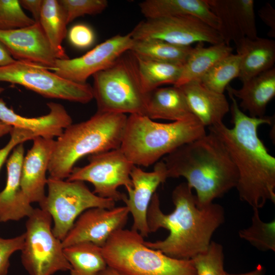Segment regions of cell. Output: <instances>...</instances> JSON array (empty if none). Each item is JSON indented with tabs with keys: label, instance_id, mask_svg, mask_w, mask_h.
I'll use <instances>...</instances> for the list:
<instances>
[{
	"label": "cell",
	"instance_id": "cell-2",
	"mask_svg": "<svg viewBox=\"0 0 275 275\" xmlns=\"http://www.w3.org/2000/svg\"><path fill=\"white\" fill-rule=\"evenodd\" d=\"M192 189L186 182L177 185L172 194L174 210L164 214L160 207L159 195L153 196L147 211L150 233L160 228L168 230V236L155 242L144 241L148 248L178 259H192L208 248L215 231L225 220L224 207L211 203L200 206Z\"/></svg>",
	"mask_w": 275,
	"mask_h": 275
},
{
	"label": "cell",
	"instance_id": "cell-23",
	"mask_svg": "<svg viewBox=\"0 0 275 275\" xmlns=\"http://www.w3.org/2000/svg\"><path fill=\"white\" fill-rule=\"evenodd\" d=\"M235 44L240 58L238 78L242 82L273 68L275 41L272 39L244 37Z\"/></svg>",
	"mask_w": 275,
	"mask_h": 275
},
{
	"label": "cell",
	"instance_id": "cell-22",
	"mask_svg": "<svg viewBox=\"0 0 275 275\" xmlns=\"http://www.w3.org/2000/svg\"><path fill=\"white\" fill-rule=\"evenodd\" d=\"M226 90L241 100L238 106L243 112H248L249 116L253 118L264 117L266 106L275 96V68L242 82L239 89L229 85Z\"/></svg>",
	"mask_w": 275,
	"mask_h": 275
},
{
	"label": "cell",
	"instance_id": "cell-36",
	"mask_svg": "<svg viewBox=\"0 0 275 275\" xmlns=\"http://www.w3.org/2000/svg\"><path fill=\"white\" fill-rule=\"evenodd\" d=\"M24 241V233L11 238L0 237V275H7L12 255L21 251Z\"/></svg>",
	"mask_w": 275,
	"mask_h": 275
},
{
	"label": "cell",
	"instance_id": "cell-16",
	"mask_svg": "<svg viewBox=\"0 0 275 275\" xmlns=\"http://www.w3.org/2000/svg\"><path fill=\"white\" fill-rule=\"evenodd\" d=\"M0 41L16 60L54 70L58 58L39 22L23 28L0 30Z\"/></svg>",
	"mask_w": 275,
	"mask_h": 275
},
{
	"label": "cell",
	"instance_id": "cell-24",
	"mask_svg": "<svg viewBox=\"0 0 275 275\" xmlns=\"http://www.w3.org/2000/svg\"><path fill=\"white\" fill-rule=\"evenodd\" d=\"M139 7L146 18L191 15L199 18L218 32L219 30L218 19L210 10L205 0H146L141 2Z\"/></svg>",
	"mask_w": 275,
	"mask_h": 275
},
{
	"label": "cell",
	"instance_id": "cell-12",
	"mask_svg": "<svg viewBox=\"0 0 275 275\" xmlns=\"http://www.w3.org/2000/svg\"><path fill=\"white\" fill-rule=\"evenodd\" d=\"M130 33L135 40L158 39L184 46L199 42L212 45L224 42L217 30L191 15L146 18Z\"/></svg>",
	"mask_w": 275,
	"mask_h": 275
},
{
	"label": "cell",
	"instance_id": "cell-38",
	"mask_svg": "<svg viewBox=\"0 0 275 275\" xmlns=\"http://www.w3.org/2000/svg\"><path fill=\"white\" fill-rule=\"evenodd\" d=\"M10 134L11 137L9 142L0 149V170L10 153L17 146L28 140H33L38 136L30 131L15 127H13Z\"/></svg>",
	"mask_w": 275,
	"mask_h": 275
},
{
	"label": "cell",
	"instance_id": "cell-40",
	"mask_svg": "<svg viewBox=\"0 0 275 275\" xmlns=\"http://www.w3.org/2000/svg\"><path fill=\"white\" fill-rule=\"evenodd\" d=\"M21 7L30 11L35 22H39L43 0H19Z\"/></svg>",
	"mask_w": 275,
	"mask_h": 275
},
{
	"label": "cell",
	"instance_id": "cell-7",
	"mask_svg": "<svg viewBox=\"0 0 275 275\" xmlns=\"http://www.w3.org/2000/svg\"><path fill=\"white\" fill-rule=\"evenodd\" d=\"M97 112L145 116L148 95L142 88L137 61L130 50L94 74Z\"/></svg>",
	"mask_w": 275,
	"mask_h": 275
},
{
	"label": "cell",
	"instance_id": "cell-30",
	"mask_svg": "<svg viewBox=\"0 0 275 275\" xmlns=\"http://www.w3.org/2000/svg\"><path fill=\"white\" fill-rule=\"evenodd\" d=\"M192 48L158 39L134 40L130 51L143 59L184 64Z\"/></svg>",
	"mask_w": 275,
	"mask_h": 275
},
{
	"label": "cell",
	"instance_id": "cell-34",
	"mask_svg": "<svg viewBox=\"0 0 275 275\" xmlns=\"http://www.w3.org/2000/svg\"><path fill=\"white\" fill-rule=\"evenodd\" d=\"M35 22L24 13L19 0H0V30L23 28Z\"/></svg>",
	"mask_w": 275,
	"mask_h": 275
},
{
	"label": "cell",
	"instance_id": "cell-31",
	"mask_svg": "<svg viewBox=\"0 0 275 275\" xmlns=\"http://www.w3.org/2000/svg\"><path fill=\"white\" fill-rule=\"evenodd\" d=\"M240 58L231 53L217 63L199 81L208 89L224 94L230 82L238 77Z\"/></svg>",
	"mask_w": 275,
	"mask_h": 275
},
{
	"label": "cell",
	"instance_id": "cell-41",
	"mask_svg": "<svg viewBox=\"0 0 275 275\" xmlns=\"http://www.w3.org/2000/svg\"><path fill=\"white\" fill-rule=\"evenodd\" d=\"M16 61L8 48L0 41V67L10 65Z\"/></svg>",
	"mask_w": 275,
	"mask_h": 275
},
{
	"label": "cell",
	"instance_id": "cell-1",
	"mask_svg": "<svg viewBox=\"0 0 275 275\" xmlns=\"http://www.w3.org/2000/svg\"><path fill=\"white\" fill-rule=\"evenodd\" d=\"M232 128L223 123L208 127L223 142L238 172L236 188L240 200L252 208L275 203V158L259 138L258 128L270 125L272 117L253 118L243 112L229 92Z\"/></svg>",
	"mask_w": 275,
	"mask_h": 275
},
{
	"label": "cell",
	"instance_id": "cell-17",
	"mask_svg": "<svg viewBox=\"0 0 275 275\" xmlns=\"http://www.w3.org/2000/svg\"><path fill=\"white\" fill-rule=\"evenodd\" d=\"M220 24L219 33L226 44L247 37H258L253 0H205Z\"/></svg>",
	"mask_w": 275,
	"mask_h": 275
},
{
	"label": "cell",
	"instance_id": "cell-20",
	"mask_svg": "<svg viewBox=\"0 0 275 275\" xmlns=\"http://www.w3.org/2000/svg\"><path fill=\"white\" fill-rule=\"evenodd\" d=\"M4 90L3 88L0 87V93ZM47 105L49 110L47 114L29 118L17 114L0 98V121L13 127L30 131L38 136L46 139L58 138L72 124V120L61 104L50 102Z\"/></svg>",
	"mask_w": 275,
	"mask_h": 275
},
{
	"label": "cell",
	"instance_id": "cell-25",
	"mask_svg": "<svg viewBox=\"0 0 275 275\" xmlns=\"http://www.w3.org/2000/svg\"><path fill=\"white\" fill-rule=\"evenodd\" d=\"M192 115L182 91L178 87H159L148 93L145 116L152 120L174 122Z\"/></svg>",
	"mask_w": 275,
	"mask_h": 275
},
{
	"label": "cell",
	"instance_id": "cell-8",
	"mask_svg": "<svg viewBox=\"0 0 275 275\" xmlns=\"http://www.w3.org/2000/svg\"><path fill=\"white\" fill-rule=\"evenodd\" d=\"M46 185L48 193L40 208L51 215L52 232L61 241L85 211L94 207L112 209L115 207L114 200L97 196L82 181L49 177Z\"/></svg>",
	"mask_w": 275,
	"mask_h": 275
},
{
	"label": "cell",
	"instance_id": "cell-21",
	"mask_svg": "<svg viewBox=\"0 0 275 275\" xmlns=\"http://www.w3.org/2000/svg\"><path fill=\"white\" fill-rule=\"evenodd\" d=\"M182 91L191 113L206 127L223 122L230 112L224 94L214 92L199 81H192L178 87Z\"/></svg>",
	"mask_w": 275,
	"mask_h": 275
},
{
	"label": "cell",
	"instance_id": "cell-35",
	"mask_svg": "<svg viewBox=\"0 0 275 275\" xmlns=\"http://www.w3.org/2000/svg\"><path fill=\"white\" fill-rule=\"evenodd\" d=\"M69 23L85 15H96L103 12L108 6L106 0H60Z\"/></svg>",
	"mask_w": 275,
	"mask_h": 275
},
{
	"label": "cell",
	"instance_id": "cell-19",
	"mask_svg": "<svg viewBox=\"0 0 275 275\" xmlns=\"http://www.w3.org/2000/svg\"><path fill=\"white\" fill-rule=\"evenodd\" d=\"M24 154L23 143L20 144L7 160L6 184L0 192V222L17 221L28 217L35 209L23 193L20 185Z\"/></svg>",
	"mask_w": 275,
	"mask_h": 275
},
{
	"label": "cell",
	"instance_id": "cell-26",
	"mask_svg": "<svg viewBox=\"0 0 275 275\" xmlns=\"http://www.w3.org/2000/svg\"><path fill=\"white\" fill-rule=\"evenodd\" d=\"M233 50L224 42L209 47H205L204 43H198L183 65L180 76L174 86L178 87L188 82L199 81L217 63L232 53Z\"/></svg>",
	"mask_w": 275,
	"mask_h": 275
},
{
	"label": "cell",
	"instance_id": "cell-27",
	"mask_svg": "<svg viewBox=\"0 0 275 275\" xmlns=\"http://www.w3.org/2000/svg\"><path fill=\"white\" fill-rule=\"evenodd\" d=\"M39 22L58 59H68L62 44L68 23L59 1L43 0Z\"/></svg>",
	"mask_w": 275,
	"mask_h": 275
},
{
	"label": "cell",
	"instance_id": "cell-11",
	"mask_svg": "<svg viewBox=\"0 0 275 275\" xmlns=\"http://www.w3.org/2000/svg\"><path fill=\"white\" fill-rule=\"evenodd\" d=\"M88 160L82 167H74L66 180L89 182L97 196L122 201L125 194L118 188L124 186L127 191L132 188L130 173L134 164L120 148L91 155Z\"/></svg>",
	"mask_w": 275,
	"mask_h": 275
},
{
	"label": "cell",
	"instance_id": "cell-44",
	"mask_svg": "<svg viewBox=\"0 0 275 275\" xmlns=\"http://www.w3.org/2000/svg\"><path fill=\"white\" fill-rule=\"evenodd\" d=\"M98 275H122L114 269L107 266L104 270L99 273Z\"/></svg>",
	"mask_w": 275,
	"mask_h": 275
},
{
	"label": "cell",
	"instance_id": "cell-37",
	"mask_svg": "<svg viewBox=\"0 0 275 275\" xmlns=\"http://www.w3.org/2000/svg\"><path fill=\"white\" fill-rule=\"evenodd\" d=\"M68 38L70 44L76 48L86 49L91 46L95 40L93 29L84 23L73 25L68 32Z\"/></svg>",
	"mask_w": 275,
	"mask_h": 275
},
{
	"label": "cell",
	"instance_id": "cell-33",
	"mask_svg": "<svg viewBox=\"0 0 275 275\" xmlns=\"http://www.w3.org/2000/svg\"><path fill=\"white\" fill-rule=\"evenodd\" d=\"M197 275H223L224 254L223 246L211 241L208 249L192 259Z\"/></svg>",
	"mask_w": 275,
	"mask_h": 275
},
{
	"label": "cell",
	"instance_id": "cell-14",
	"mask_svg": "<svg viewBox=\"0 0 275 275\" xmlns=\"http://www.w3.org/2000/svg\"><path fill=\"white\" fill-rule=\"evenodd\" d=\"M129 214L126 206L112 209L94 207L85 211L62 240L63 248L81 242L102 248L114 232L124 228Z\"/></svg>",
	"mask_w": 275,
	"mask_h": 275
},
{
	"label": "cell",
	"instance_id": "cell-42",
	"mask_svg": "<svg viewBox=\"0 0 275 275\" xmlns=\"http://www.w3.org/2000/svg\"><path fill=\"white\" fill-rule=\"evenodd\" d=\"M223 275H265V268L262 265L259 264L255 269L248 272L240 274H232L225 271Z\"/></svg>",
	"mask_w": 275,
	"mask_h": 275
},
{
	"label": "cell",
	"instance_id": "cell-5",
	"mask_svg": "<svg viewBox=\"0 0 275 275\" xmlns=\"http://www.w3.org/2000/svg\"><path fill=\"white\" fill-rule=\"evenodd\" d=\"M206 133L205 127L193 115L167 123L144 115H130L120 148L134 165L147 167Z\"/></svg>",
	"mask_w": 275,
	"mask_h": 275
},
{
	"label": "cell",
	"instance_id": "cell-15",
	"mask_svg": "<svg viewBox=\"0 0 275 275\" xmlns=\"http://www.w3.org/2000/svg\"><path fill=\"white\" fill-rule=\"evenodd\" d=\"M130 178L133 187L127 191L128 196L125 195L122 201L133 218L131 229L139 232L143 237H147L150 233L148 209L156 189L168 179L165 164L162 160L157 161L151 172L144 171L134 165Z\"/></svg>",
	"mask_w": 275,
	"mask_h": 275
},
{
	"label": "cell",
	"instance_id": "cell-29",
	"mask_svg": "<svg viewBox=\"0 0 275 275\" xmlns=\"http://www.w3.org/2000/svg\"><path fill=\"white\" fill-rule=\"evenodd\" d=\"M135 57L142 88L145 93L148 94L165 84L174 86L177 82L183 64Z\"/></svg>",
	"mask_w": 275,
	"mask_h": 275
},
{
	"label": "cell",
	"instance_id": "cell-43",
	"mask_svg": "<svg viewBox=\"0 0 275 275\" xmlns=\"http://www.w3.org/2000/svg\"><path fill=\"white\" fill-rule=\"evenodd\" d=\"M12 128L13 127L0 121V137L10 133Z\"/></svg>",
	"mask_w": 275,
	"mask_h": 275
},
{
	"label": "cell",
	"instance_id": "cell-28",
	"mask_svg": "<svg viewBox=\"0 0 275 275\" xmlns=\"http://www.w3.org/2000/svg\"><path fill=\"white\" fill-rule=\"evenodd\" d=\"M70 265V275H98L107 266L102 248L90 242H81L64 248Z\"/></svg>",
	"mask_w": 275,
	"mask_h": 275
},
{
	"label": "cell",
	"instance_id": "cell-18",
	"mask_svg": "<svg viewBox=\"0 0 275 275\" xmlns=\"http://www.w3.org/2000/svg\"><path fill=\"white\" fill-rule=\"evenodd\" d=\"M31 148L24 156L22 163L20 185L29 201L40 205L45 199L46 174L54 148L55 140L37 136Z\"/></svg>",
	"mask_w": 275,
	"mask_h": 275
},
{
	"label": "cell",
	"instance_id": "cell-13",
	"mask_svg": "<svg viewBox=\"0 0 275 275\" xmlns=\"http://www.w3.org/2000/svg\"><path fill=\"white\" fill-rule=\"evenodd\" d=\"M133 42L130 33L116 35L79 57L58 59L53 71L68 80L86 83L90 76L106 69L120 56L130 50Z\"/></svg>",
	"mask_w": 275,
	"mask_h": 275
},
{
	"label": "cell",
	"instance_id": "cell-10",
	"mask_svg": "<svg viewBox=\"0 0 275 275\" xmlns=\"http://www.w3.org/2000/svg\"><path fill=\"white\" fill-rule=\"evenodd\" d=\"M0 82L21 85L43 97L85 104L93 99L92 87L66 79L48 69L27 61L16 60L0 67Z\"/></svg>",
	"mask_w": 275,
	"mask_h": 275
},
{
	"label": "cell",
	"instance_id": "cell-39",
	"mask_svg": "<svg viewBox=\"0 0 275 275\" xmlns=\"http://www.w3.org/2000/svg\"><path fill=\"white\" fill-rule=\"evenodd\" d=\"M258 15L262 21L270 28L268 36L275 38V10L269 3L258 11Z\"/></svg>",
	"mask_w": 275,
	"mask_h": 275
},
{
	"label": "cell",
	"instance_id": "cell-3",
	"mask_svg": "<svg viewBox=\"0 0 275 275\" xmlns=\"http://www.w3.org/2000/svg\"><path fill=\"white\" fill-rule=\"evenodd\" d=\"M168 178L183 177L196 191L200 206L208 205L237 183L236 168L221 140L209 131L166 155Z\"/></svg>",
	"mask_w": 275,
	"mask_h": 275
},
{
	"label": "cell",
	"instance_id": "cell-32",
	"mask_svg": "<svg viewBox=\"0 0 275 275\" xmlns=\"http://www.w3.org/2000/svg\"><path fill=\"white\" fill-rule=\"evenodd\" d=\"M253 210L251 225L240 230L239 236L260 251L275 252V220L264 222L260 217L259 209Z\"/></svg>",
	"mask_w": 275,
	"mask_h": 275
},
{
	"label": "cell",
	"instance_id": "cell-6",
	"mask_svg": "<svg viewBox=\"0 0 275 275\" xmlns=\"http://www.w3.org/2000/svg\"><path fill=\"white\" fill-rule=\"evenodd\" d=\"M139 232L121 229L102 248L108 266L122 275H197L192 259H178L147 247Z\"/></svg>",
	"mask_w": 275,
	"mask_h": 275
},
{
	"label": "cell",
	"instance_id": "cell-9",
	"mask_svg": "<svg viewBox=\"0 0 275 275\" xmlns=\"http://www.w3.org/2000/svg\"><path fill=\"white\" fill-rule=\"evenodd\" d=\"M52 222L50 214L40 208L28 217L20 251L22 264L30 275H52L70 269L62 241L52 232Z\"/></svg>",
	"mask_w": 275,
	"mask_h": 275
},
{
	"label": "cell",
	"instance_id": "cell-4",
	"mask_svg": "<svg viewBox=\"0 0 275 275\" xmlns=\"http://www.w3.org/2000/svg\"><path fill=\"white\" fill-rule=\"evenodd\" d=\"M127 118L125 114L97 112L89 119L65 128L55 140L49 177L67 179L84 156L119 148Z\"/></svg>",
	"mask_w": 275,
	"mask_h": 275
}]
</instances>
